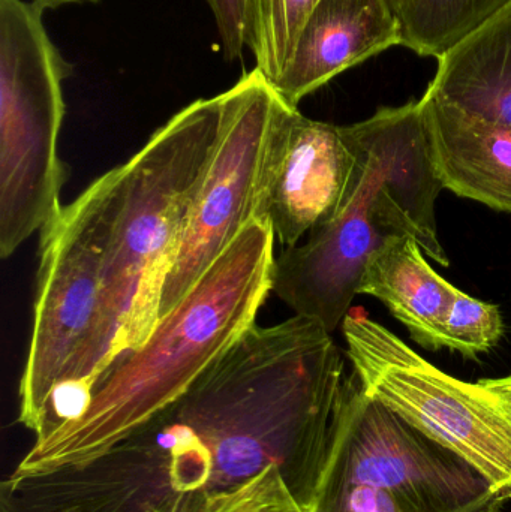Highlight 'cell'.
<instances>
[{
	"label": "cell",
	"instance_id": "cell-1",
	"mask_svg": "<svg viewBox=\"0 0 511 512\" xmlns=\"http://www.w3.org/2000/svg\"><path fill=\"white\" fill-rule=\"evenodd\" d=\"M345 378L341 349L315 319L254 324L129 439L171 499L231 489L273 465L311 512Z\"/></svg>",
	"mask_w": 511,
	"mask_h": 512
},
{
	"label": "cell",
	"instance_id": "cell-2",
	"mask_svg": "<svg viewBox=\"0 0 511 512\" xmlns=\"http://www.w3.org/2000/svg\"><path fill=\"white\" fill-rule=\"evenodd\" d=\"M272 228L254 221L135 349L117 355L86 403L35 439L11 480L84 468L167 414L255 324L273 292Z\"/></svg>",
	"mask_w": 511,
	"mask_h": 512
},
{
	"label": "cell",
	"instance_id": "cell-3",
	"mask_svg": "<svg viewBox=\"0 0 511 512\" xmlns=\"http://www.w3.org/2000/svg\"><path fill=\"white\" fill-rule=\"evenodd\" d=\"M342 131L356 155L347 197L332 221L276 256L273 277V292L294 315L330 333L347 318L369 259L389 240L414 237L426 256L450 264L435 219L444 188L429 156L420 99L380 108Z\"/></svg>",
	"mask_w": 511,
	"mask_h": 512
},
{
	"label": "cell",
	"instance_id": "cell-4",
	"mask_svg": "<svg viewBox=\"0 0 511 512\" xmlns=\"http://www.w3.org/2000/svg\"><path fill=\"white\" fill-rule=\"evenodd\" d=\"M227 93L174 114L126 164L113 168L105 261L101 370L158 322L165 279L212 161ZM101 372V375H102Z\"/></svg>",
	"mask_w": 511,
	"mask_h": 512
},
{
	"label": "cell",
	"instance_id": "cell-5",
	"mask_svg": "<svg viewBox=\"0 0 511 512\" xmlns=\"http://www.w3.org/2000/svg\"><path fill=\"white\" fill-rule=\"evenodd\" d=\"M113 180L107 171L41 231L32 334L18 385V423L36 439L74 418L101 376Z\"/></svg>",
	"mask_w": 511,
	"mask_h": 512
},
{
	"label": "cell",
	"instance_id": "cell-6",
	"mask_svg": "<svg viewBox=\"0 0 511 512\" xmlns=\"http://www.w3.org/2000/svg\"><path fill=\"white\" fill-rule=\"evenodd\" d=\"M30 0H0V256L62 212L63 81L72 74Z\"/></svg>",
	"mask_w": 511,
	"mask_h": 512
},
{
	"label": "cell",
	"instance_id": "cell-7",
	"mask_svg": "<svg viewBox=\"0 0 511 512\" xmlns=\"http://www.w3.org/2000/svg\"><path fill=\"white\" fill-rule=\"evenodd\" d=\"M347 355L369 396L473 466L511 498V390L461 381L366 316L342 322Z\"/></svg>",
	"mask_w": 511,
	"mask_h": 512
},
{
	"label": "cell",
	"instance_id": "cell-8",
	"mask_svg": "<svg viewBox=\"0 0 511 512\" xmlns=\"http://www.w3.org/2000/svg\"><path fill=\"white\" fill-rule=\"evenodd\" d=\"M344 484L387 490L402 512H474L504 501L462 457L369 396L354 372L342 385L318 490Z\"/></svg>",
	"mask_w": 511,
	"mask_h": 512
},
{
	"label": "cell",
	"instance_id": "cell-9",
	"mask_svg": "<svg viewBox=\"0 0 511 512\" xmlns=\"http://www.w3.org/2000/svg\"><path fill=\"white\" fill-rule=\"evenodd\" d=\"M225 93L218 143L165 279L158 321L185 298L257 215L264 161L284 99L257 68Z\"/></svg>",
	"mask_w": 511,
	"mask_h": 512
},
{
	"label": "cell",
	"instance_id": "cell-10",
	"mask_svg": "<svg viewBox=\"0 0 511 512\" xmlns=\"http://www.w3.org/2000/svg\"><path fill=\"white\" fill-rule=\"evenodd\" d=\"M356 155L342 126L318 122L282 101L264 161L255 221L272 228L285 248L299 245L335 218Z\"/></svg>",
	"mask_w": 511,
	"mask_h": 512
},
{
	"label": "cell",
	"instance_id": "cell-11",
	"mask_svg": "<svg viewBox=\"0 0 511 512\" xmlns=\"http://www.w3.org/2000/svg\"><path fill=\"white\" fill-rule=\"evenodd\" d=\"M402 45L401 21L390 0H318L273 89L291 107L336 75Z\"/></svg>",
	"mask_w": 511,
	"mask_h": 512
},
{
	"label": "cell",
	"instance_id": "cell-12",
	"mask_svg": "<svg viewBox=\"0 0 511 512\" xmlns=\"http://www.w3.org/2000/svg\"><path fill=\"white\" fill-rule=\"evenodd\" d=\"M420 104L429 156L443 188L511 213V128L468 116L428 95Z\"/></svg>",
	"mask_w": 511,
	"mask_h": 512
},
{
	"label": "cell",
	"instance_id": "cell-13",
	"mask_svg": "<svg viewBox=\"0 0 511 512\" xmlns=\"http://www.w3.org/2000/svg\"><path fill=\"white\" fill-rule=\"evenodd\" d=\"M425 95L511 128V2L438 57Z\"/></svg>",
	"mask_w": 511,
	"mask_h": 512
},
{
	"label": "cell",
	"instance_id": "cell-14",
	"mask_svg": "<svg viewBox=\"0 0 511 512\" xmlns=\"http://www.w3.org/2000/svg\"><path fill=\"white\" fill-rule=\"evenodd\" d=\"M456 289L429 265L414 237L402 236L371 256L359 294L383 301L416 343L438 351L446 348L444 327Z\"/></svg>",
	"mask_w": 511,
	"mask_h": 512
},
{
	"label": "cell",
	"instance_id": "cell-15",
	"mask_svg": "<svg viewBox=\"0 0 511 512\" xmlns=\"http://www.w3.org/2000/svg\"><path fill=\"white\" fill-rule=\"evenodd\" d=\"M511 0H411L401 20L402 47L441 57Z\"/></svg>",
	"mask_w": 511,
	"mask_h": 512
},
{
	"label": "cell",
	"instance_id": "cell-16",
	"mask_svg": "<svg viewBox=\"0 0 511 512\" xmlns=\"http://www.w3.org/2000/svg\"><path fill=\"white\" fill-rule=\"evenodd\" d=\"M188 512H309L291 492L278 466H267L251 480L219 490L192 495Z\"/></svg>",
	"mask_w": 511,
	"mask_h": 512
},
{
	"label": "cell",
	"instance_id": "cell-17",
	"mask_svg": "<svg viewBox=\"0 0 511 512\" xmlns=\"http://www.w3.org/2000/svg\"><path fill=\"white\" fill-rule=\"evenodd\" d=\"M318 0H260V42L257 69L269 81L287 65L300 30Z\"/></svg>",
	"mask_w": 511,
	"mask_h": 512
},
{
	"label": "cell",
	"instance_id": "cell-18",
	"mask_svg": "<svg viewBox=\"0 0 511 512\" xmlns=\"http://www.w3.org/2000/svg\"><path fill=\"white\" fill-rule=\"evenodd\" d=\"M506 325L500 307L456 289L446 319V348L468 358L491 351L503 339Z\"/></svg>",
	"mask_w": 511,
	"mask_h": 512
},
{
	"label": "cell",
	"instance_id": "cell-19",
	"mask_svg": "<svg viewBox=\"0 0 511 512\" xmlns=\"http://www.w3.org/2000/svg\"><path fill=\"white\" fill-rule=\"evenodd\" d=\"M215 17L225 60L257 53L260 42V0H206Z\"/></svg>",
	"mask_w": 511,
	"mask_h": 512
},
{
	"label": "cell",
	"instance_id": "cell-20",
	"mask_svg": "<svg viewBox=\"0 0 511 512\" xmlns=\"http://www.w3.org/2000/svg\"><path fill=\"white\" fill-rule=\"evenodd\" d=\"M311 512H402L392 493L369 484L320 489Z\"/></svg>",
	"mask_w": 511,
	"mask_h": 512
},
{
	"label": "cell",
	"instance_id": "cell-21",
	"mask_svg": "<svg viewBox=\"0 0 511 512\" xmlns=\"http://www.w3.org/2000/svg\"><path fill=\"white\" fill-rule=\"evenodd\" d=\"M38 5L42 11H54L66 5H83V3H96L99 0H30Z\"/></svg>",
	"mask_w": 511,
	"mask_h": 512
},
{
	"label": "cell",
	"instance_id": "cell-22",
	"mask_svg": "<svg viewBox=\"0 0 511 512\" xmlns=\"http://www.w3.org/2000/svg\"><path fill=\"white\" fill-rule=\"evenodd\" d=\"M189 502H191V496H182L156 512H188Z\"/></svg>",
	"mask_w": 511,
	"mask_h": 512
},
{
	"label": "cell",
	"instance_id": "cell-23",
	"mask_svg": "<svg viewBox=\"0 0 511 512\" xmlns=\"http://www.w3.org/2000/svg\"><path fill=\"white\" fill-rule=\"evenodd\" d=\"M410 2L411 0H390L393 9H395L396 14H398L399 21H401L402 17H404L405 11H407Z\"/></svg>",
	"mask_w": 511,
	"mask_h": 512
},
{
	"label": "cell",
	"instance_id": "cell-24",
	"mask_svg": "<svg viewBox=\"0 0 511 512\" xmlns=\"http://www.w3.org/2000/svg\"><path fill=\"white\" fill-rule=\"evenodd\" d=\"M504 502L506 501H495L474 512H501V507H503Z\"/></svg>",
	"mask_w": 511,
	"mask_h": 512
},
{
	"label": "cell",
	"instance_id": "cell-25",
	"mask_svg": "<svg viewBox=\"0 0 511 512\" xmlns=\"http://www.w3.org/2000/svg\"><path fill=\"white\" fill-rule=\"evenodd\" d=\"M498 384L504 385V387L510 388L511 390V375L504 376V378H495Z\"/></svg>",
	"mask_w": 511,
	"mask_h": 512
},
{
	"label": "cell",
	"instance_id": "cell-26",
	"mask_svg": "<svg viewBox=\"0 0 511 512\" xmlns=\"http://www.w3.org/2000/svg\"><path fill=\"white\" fill-rule=\"evenodd\" d=\"M50 512H83L78 507H63V508H57V510H53Z\"/></svg>",
	"mask_w": 511,
	"mask_h": 512
}]
</instances>
